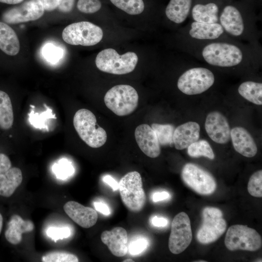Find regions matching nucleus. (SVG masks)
Instances as JSON below:
<instances>
[{
  "mask_svg": "<svg viewBox=\"0 0 262 262\" xmlns=\"http://www.w3.org/2000/svg\"><path fill=\"white\" fill-rule=\"evenodd\" d=\"M33 229L34 224L31 220H24L19 215L14 214L7 223L4 235L10 243L17 245L22 240L23 233L31 232Z\"/></svg>",
  "mask_w": 262,
  "mask_h": 262,
  "instance_id": "4be33fe9",
  "label": "nucleus"
},
{
  "mask_svg": "<svg viewBox=\"0 0 262 262\" xmlns=\"http://www.w3.org/2000/svg\"><path fill=\"white\" fill-rule=\"evenodd\" d=\"M138 60L137 54L131 51L122 55L111 48L104 49L96 56L95 63L101 71L116 75L125 74L132 72Z\"/></svg>",
  "mask_w": 262,
  "mask_h": 262,
  "instance_id": "20e7f679",
  "label": "nucleus"
},
{
  "mask_svg": "<svg viewBox=\"0 0 262 262\" xmlns=\"http://www.w3.org/2000/svg\"><path fill=\"white\" fill-rule=\"evenodd\" d=\"M42 54L47 61L55 63L62 57L63 50L53 44L49 43L43 48Z\"/></svg>",
  "mask_w": 262,
  "mask_h": 262,
  "instance_id": "f704fd0d",
  "label": "nucleus"
},
{
  "mask_svg": "<svg viewBox=\"0 0 262 262\" xmlns=\"http://www.w3.org/2000/svg\"><path fill=\"white\" fill-rule=\"evenodd\" d=\"M248 6L240 2L225 3L221 10L219 23L229 37L257 44L260 38L257 16Z\"/></svg>",
  "mask_w": 262,
  "mask_h": 262,
  "instance_id": "f03ea898",
  "label": "nucleus"
},
{
  "mask_svg": "<svg viewBox=\"0 0 262 262\" xmlns=\"http://www.w3.org/2000/svg\"><path fill=\"white\" fill-rule=\"evenodd\" d=\"M192 239L190 220L184 212L178 213L174 218L169 238L168 247L171 253L180 254L189 246Z\"/></svg>",
  "mask_w": 262,
  "mask_h": 262,
  "instance_id": "ddd939ff",
  "label": "nucleus"
},
{
  "mask_svg": "<svg viewBox=\"0 0 262 262\" xmlns=\"http://www.w3.org/2000/svg\"><path fill=\"white\" fill-rule=\"evenodd\" d=\"M48 235L55 242L58 239L67 238L70 234V230L68 228H49L47 230Z\"/></svg>",
  "mask_w": 262,
  "mask_h": 262,
  "instance_id": "e433bc0d",
  "label": "nucleus"
},
{
  "mask_svg": "<svg viewBox=\"0 0 262 262\" xmlns=\"http://www.w3.org/2000/svg\"><path fill=\"white\" fill-rule=\"evenodd\" d=\"M151 222L154 226L161 227L166 226L168 221L164 217L154 216L152 219Z\"/></svg>",
  "mask_w": 262,
  "mask_h": 262,
  "instance_id": "c03bdc74",
  "label": "nucleus"
},
{
  "mask_svg": "<svg viewBox=\"0 0 262 262\" xmlns=\"http://www.w3.org/2000/svg\"><path fill=\"white\" fill-rule=\"evenodd\" d=\"M181 178L188 186L200 195H211L216 188V183L213 176L194 164L187 163L184 165L181 171Z\"/></svg>",
  "mask_w": 262,
  "mask_h": 262,
  "instance_id": "f8f14e48",
  "label": "nucleus"
},
{
  "mask_svg": "<svg viewBox=\"0 0 262 262\" xmlns=\"http://www.w3.org/2000/svg\"><path fill=\"white\" fill-rule=\"evenodd\" d=\"M202 223L197 234V241L202 244L215 242L225 231L227 224L221 211L215 207H206L202 213Z\"/></svg>",
  "mask_w": 262,
  "mask_h": 262,
  "instance_id": "9b49d317",
  "label": "nucleus"
},
{
  "mask_svg": "<svg viewBox=\"0 0 262 262\" xmlns=\"http://www.w3.org/2000/svg\"><path fill=\"white\" fill-rule=\"evenodd\" d=\"M14 122V114L10 98L5 92L0 90V128L10 129Z\"/></svg>",
  "mask_w": 262,
  "mask_h": 262,
  "instance_id": "bb28decb",
  "label": "nucleus"
},
{
  "mask_svg": "<svg viewBox=\"0 0 262 262\" xmlns=\"http://www.w3.org/2000/svg\"><path fill=\"white\" fill-rule=\"evenodd\" d=\"M194 0H170L165 14L166 17L176 24L183 23L190 15Z\"/></svg>",
  "mask_w": 262,
  "mask_h": 262,
  "instance_id": "5701e85b",
  "label": "nucleus"
},
{
  "mask_svg": "<svg viewBox=\"0 0 262 262\" xmlns=\"http://www.w3.org/2000/svg\"><path fill=\"white\" fill-rule=\"evenodd\" d=\"M44 105L46 107L47 110L40 114L34 113L33 111H32L31 113L29 114V120L31 124L35 128L48 130L46 121L49 118L56 119V117L55 115L52 113V110L45 104Z\"/></svg>",
  "mask_w": 262,
  "mask_h": 262,
  "instance_id": "7c9ffc66",
  "label": "nucleus"
},
{
  "mask_svg": "<svg viewBox=\"0 0 262 262\" xmlns=\"http://www.w3.org/2000/svg\"><path fill=\"white\" fill-rule=\"evenodd\" d=\"M119 190L122 201L131 212L138 213L144 208L146 196L143 188L142 178L137 171L125 175L120 180Z\"/></svg>",
  "mask_w": 262,
  "mask_h": 262,
  "instance_id": "39448f33",
  "label": "nucleus"
},
{
  "mask_svg": "<svg viewBox=\"0 0 262 262\" xmlns=\"http://www.w3.org/2000/svg\"><path fill=\"white\" fill-rule=\"evenodd\" d=\"M0 49L10 56L16 55L20 49V43L16 33L3 22H0Z\"/></svg>",
  "mask_w": 262,
  "mask_h": 262,
  "instance_id": "393cba45",
  "label": "nucleus"
},
{
  "mask_svg": "<svg viewBox=\"0 0 262 262\" xmlns=\"http://www.w3.org/2000/svg\"><path fill=\"white\" fill-rule=\"evenodd\" d=\"M2 224H3V217L1 213H0V234L1 231Z\"/></svg>",
  "mask_w": 262,
  "mask_h": 262,
  "instance_id": "de8ad7c7",
  "label": "nucleus"
},
{
  "mask_svg": "<svg viewBox=\"0 0 262 262\" xmlns=\"http://www.w3.org/2000/svg\"><path fill=\"white\" fill-rule=\"evenodd\" d=\"M123 262H133L134 261H133L131 259H126V260H124Z\"/></svg>",
  "mask_w": 262,
  "mask_h": 262,
  "instance_id": "09e8293b",
  "label": "nucleus"
},
{
  "mask_svg": "<svg viewBox=\"0 0 262 262\" xmlns=\"http://www.w3.org/2000/svg\"><path fill=\"white\" fill-rule=\"evenodd\" d=\"M24 0H0V2L9 4H16L21 2Z\"/></svg>",
  "mask_w": 262,
  "mask_h": 262,
  "instance_id": "49530a36",
  "label": "nucleus"
},
{
  "mask_svg": "<svg viewBox=\"0 0 262 262\" xmlns=\"http://www.w3.org/2000/svg\"><path fill=\"white\" fill-rule=\"evenodd\" d=\"M44 11L40 0H27L18 6L5 11L1 19L8 24L26 22L40 18Z\"/></svg>",
  "mask_w": 262,
  "mask_h": 262,
  "instance_id": "4468645a",
  "label": "nucleus"
},
{
  "mask_svg": "<svg viewBox=\"0 0 262 262\" xmlns=\"http://www.w3.org/2000/svg\"><path fill=\"white\" fill-rule=\"evenodd\" d=\"M205 129L210 138L216 143L226 144L230 138V129L228 121L219 112H212L207 115Z\"/></svg>",
  "mask_w": 262,
  "mask_h": 262,
  "instance_id": "dca6fc26",
  "label": "nucleus"
},
{
  "mask_svg": "<svg viewBox=\"0 0 262 262\" xmlns=\"http://www.w3.org/2000/svg\"><path fill=\"white\" fill-rule=\"evenodd\" d=\"M103 181L108 184L114 191L118 189V183L112 177L109 175L105 176L103 178Z\"/></svg>",
  "mask_w": 262,
  "mask_h": 262,
  "instance_id": "79ce46f5",
  "label": "nucleus"
},
{
  "mask_svg": "<svg viewBox=\"0 0 262 262\" xmlns=\"http://www.w3.org/2000/svg\"><path fill=\"white\" fill-rule=\"evenodd\" d=\"M151 127L155 131L160 145H173V134L175 128L171 124L153 123Z\"/></svg>",
  "mask_w": 262,
  "mask_h": 262,
  "instance_id": "cd10ccee",
  "label": "nucleus"
},
{
  "mask_svg": "<svg viewBox=\"0 0 262 262\" xmlns=\"http://www.w3.org/2000/svg\"><path fill=\"white\" fill-rule=\"evenodd\" d=\"M77 6L82 13L92 14L100 10L101 3L99 0H78Z\"/></svg>",
  "mask_w": 262,
  "mask_h": 262,
  "instance_id": "c9c22d12",
  "label": "nucleus"
},
{
  "mask_svg": "<svg viewBox=\"0 0 262 262\" xmlns=\"http://www.w3.org/2000/svg\"><path fill=\"white\" fill-rule=\"evenodd\" d=\"M53 172L57 178L65 179L72 175L74 169L70 162L66 159H62L52 167Z\"/></svg>",
  "mask_w": 262,
  "mask_h": 262,
  "instance_id": "72a5a7b5",
  "label": "nucleus"
},
{
  "mask_svg": "<svg viewBox=\"0 0 262 262\" xmlns=\"http://www.w3.org/2000/svg\"><path fill=\"white\" fill-rule=\"evenodd\" d=\"M75 0H61L57 8L63 13L70 12L73 8Z\"/></svg>",
  "mask_w": 262,
  "mask_h": 262,
  "instance_id": "58836bf2",
  "label": "nucleus"
},
{
  "mask_svg": "<svg viewBox=\"0 0 262 262\" xmlns=\"http://www.w3.org/2000/svg\"><path fill=\"white\" fill-rule=\"evenodd\" d=\"M239 94L247 100L256 105L262 104V83L253 81L241 83L238 88Z\"/></svg>",
  "mask_w": 262,
  "mask_h": 262,
  "instance_id": "a878e982",
  "label": "nucleus"
},
{
  "mask_svg": "<svg viewBox=\"0 0 262 262\" xmlns=\"http://www.w3.org/2000/svg\"><path fill=\"white\" fill-rule=\"evenodd\" d=\"M247 190L252 196L258 197L262 196V170L254 173L250 177Z\"/></svg>",
  "mask_w": 262,
  "mask_h": 262,
  "instance_id": "2f4dec72",
  "label": "nucleus"
},
{
  "mask_svg": "<svg viewBox=\"0 0 262 262\" xmlns=\"http://www.w3.org/2000/svg\"><path fill=\"white\" fill-rule=\"evenodd\" d=\"M103 31L98 26L88 21H81L67 26L62 33V38L72 45L91 46L99 43L103 37Z\"/></svg>",
  "mask_w": 262,
  "mask_h": 262,
  "instance_id": "1a4fd4ad",
  "label": "nucleus"
},
{
  "mask_svg": "<svg viewBox=\"0 0 262 262\" xmlns=\"http://www.w3.org/2000/svg\"><path fill=\"white\" fill-rule=\"evenodd\" d=\"M147 241L145 239H139L133 241L128 246L130 253L132 255H137L143 252L147 247Z\"/></svg>",
  "mask_w": 262,
  "mask_h": 262,
  "instance_id": "4c0bfd02",
  "label": "nucleus"
},
{
  "mask_svg": "<svg viewBox=\"0 0 262 262\" xmlns=\"http://www.w3.org/2000/svg\"><path fill=\"white\" fill-rule=\"evenodd\" d=\"M44 9L47 11H52L57 8L61 0H40Z\"/></svg>",
  "mask_w": 262,
  "mask_h": 262,
  "instance_id": "a19ab883",
  "label": "nucleus"
},
{
  "mask_svg": "<svg viewBox=\"0 0 262 262\" xmlns=\"http://www.w3.org/2000/svg\"><path fill=\"white\" fill-rule=\"evenodd\" d=\"M134 135L140 149L149 157H158L161 152L160 146L152 128L146 124H141L135 129Z\"/></svg>",
  "mask_w": 262,
  "mask_h": 262,
  "instance_id": "f3484780",
  "label": "nucleus"
},
{
  "mask_svg": "<svg viewBox=\"0 0 262 262\" xmlns=\"http://www.w3.org/2000/svg\"><path fill=\"white\" fill-rule=\"evenodd\" d=\"M43 262H77V257L71 253L64 252H52L44 255L42 258Z\"/></svg>",
  "mask_w": 262,
  "mask_h": 262,
  "instance_id": "473e14b6",
  "label": "nucleus"
},
{
  "mask_svg": "<svg viewBox=\"0 0 262 262\" xmlns=\"http://www.w3.org/2000/svg\"><path fill=\"white\" fill-rule=\"evenodd\" d=\"M96 209L104 215H108L110 213L108 207L102 202H96L94 203Z\"/></svg>",
  "mask_w": 262,
  "mask_h": 262,
  "instance_id": "37998d69",
  "label": "nucleus"
},
{
  "mask_svg": "<svg viewBox=\"0 0 262 262\" xmlns=\"http://www.w3.org/2000/svg\"><path fill=\"white\" fill-rule=\"evenodd\" d=\"M200 126L195 122L190 121L177 127L173 134V144L178 150L188 147L199 137Z\"/></svg>",
  "mask_w": 262,
  "mask_h": 262,
  "instance_id": "412c9836",
  "label": "nucleus"
},
{
  "mask_svg": "<svg viewBox=\"0 0 262 262\" xmlns=\"http://www.w3.org/2000/svg\"><path fill=\"white\" fill-rule=\"evenodd\" d=\"M170 196L169 193L166 192H157L153 194L152 199L153 201L158 202L166 199Z\"/></svg>",
  "mask_w": 262,
  "mask_h": 262,
  "instance_id": "a18cd8bd",
  "label": "nucleus"
},
{
  "mask_svg": "<svg viewBox=\"0 0 262 262\" xmlns=\"http://www.w3.org/2000/svg\"><path fill=\"white\" fill-rule=\"evenodd\" d=\"M230 138L235 150L246 157H254L257 152V147L251 134L245 128L236 127L230 130Z\"/></svg>",
  "mask_w": 262,
  "mask_h": 262,
  "instance_id": "aec40b11",
  "label": "nucleus"
},
{
  "mask_svg": "<svg viewBox=\"0 0 262 262\" xmlns=\"http://www.w3.org/2000/svg\"><path fill=\"white\" fill-rule=\"evenodd\" d=\"M139 97L136 90L127 84H119L109 89L104 100L107 107L119 116L128 115L137 108Z\"/></svg>",
  "mask_w": 262,
  "mask_h": 262,
  "instance_id": "423d86ee",
  "label": "nucleus"
},
{
  "mask_svg": "<svg viewBox=\"0 0 262 262\" xmlns=\"http://www.w3.org/2000/svg\"><path fill=\"white\" fill-rule=\"evenodd\" d=\"M22 181V172L17 167H11L5 172L0 174V196H11Z\"/></svg>",
  "mask_w": 262,
  "mask_h": 262,
  "instance_id": "b1692460",
  "label": "nucleus"
},
{
  "mask_svg": "<svg viewBox=\"0 0 262 262\" xmlns=\"http://www.w3.org/2000/svg\"><path fill=\"white\" fill-rule=\"evenodd\" d=\"M187 153L192 157L204 156L210 159L214 158V154L211 146L204 140H197L191 144L188 147Z\"/></svg>",
  "mask_w": 262,
  "mask_h": 262,
  "instance_id": "c85d7f7f",
  "label": "nucleus"
},
{
  "mask_svg": "<svg viewBox=\"0 0 262 262\" xmlns=\"http://www.w3.org/2000/svg\"><path fill=\"white\" fill-rule=\"evenodd\" d=\"M64 210L73 221L83 228L92 227L98 220V215L95 210L74 201L67 202Z\"/></svg>",
  "mask_w": 262,
  "mask_h": 262,
  "instance_id": "a211bd4d",
  "label": "nucleus"
},
{
  "mask_svg": "<svg viewBox=\"0 0 262 262\" xmlns=\"http://www.w3.org/2000/svg\"><path fill=\"white\" fill-rule=\"evenodd\" d=\"M73 125L80 137L89 147L98 148L106 142L105 131L97 123L95 115L90 111L81 109L73 117Z\"/></svg>",
  "mask_w": 262,
  "mask_h": 262,
  "instance_id": "7ed1b4c3",
  "label": "nucleus"
},
{
  "mask_svg": "<svg viewBox=\"0 0 262 262\" xmlns=\"http://www.w3.org/2000/svg\"><path fill=\"white\" fill-rule=\"evenodd\" d=\"M30 106L32 107L33 108H34V106H33V105H31Z\"/></svg>",
  "mask_w": 262,
  "mask_h": 262,
  "instance_id": "8fccbe9b",
  "label": "nucleus"
},
{
  "mask_svg": "<svg viewBox=\"0 0 262 262\" xmlns=\"http://www.w3.org/2000/svg\"><path fill=\"white\" fill-rule=\"evenodd\" d=\"M11 167V162L8 157L0 153V174L3 173Z\"/></svg>",
  "mask_w": 262,
  "mask_h": 262,
  "instance_id": "ea45409f",
  "label": "nucleus"
},
{
  "mask_svg": "<svg viewBox=\"0 0 262 262\" xmlns=\"http://www.w3.org/2000/svg\"><path fill=\"white\" fill-rule=\"evenodd\" d=\"M226 247L231 251L238 249L255 251L262 246L260 235L254 229L243 225L230 226L225 238Z\"/></svg>",
  "mask_w": 262,
  "mask_h": 262,
  "instance_id": "9d476101",
  "label": "nucleus"
},
{
  "mask_svg": "<svg viewBox=\"0 0 262 262\" xmlns=\"http://www.w3.org/2000/svg\"><path fill=\"white\" fill-rule=\"evenodd\" d=\"M209 65L218 68H236L261 61L259 44L243 43L230 37L194 47L186 51Z\"/></svg>",
  "mask_w": 262,
  "mask_h": 262,
  "instance_id": "f257e3e1",
  "label": "nucleus"
},
{
  "mask_svg": "<svg viewBox=\"0 0 262 262\" xmlns=\"http://www.w3.org/2000/svg\"><path fill=\"white\" fill-rule=\"evenodd\" d=\"M119 9L131 15H139L143 12L145 4L143 0H110Z\"/></svg>",
  "mask_w": 262,
  "mask_h": 262,
  "instance_id": "c756f323",
  "label": "nucleus"
},
{
  "mask_svg": "<svg viewBox=\"0 0 262 262\" xmlns=\"http://www.w3.org/2000/svg\"><path fill=\"white\" fill-rule=\"evenodd\" d=\"M185 51L204 43L229 37L219 23L207 24L192 21L184 29Z\"/></svg>",
  "mask_w": 262,
  "mask_h": 262,
  "instance_id": "6e6552de",
  "label": "nucleus"
},
{
  "mask_svg": "<svg viewBox=\"0 0 262 262\" xmlns=\"http://www.w3.org/2000/svg\"><path fill=\"white\" fill-rule=\"evenodd\" d=\"M101 240L111 253L117 257L126 255L128 251V234L122 227H115L110 231L105 230L101 234Z\"/></svg>",
  "mask_w": 262,
  "mask_h": 262,
  "instance_id": "6ab92c4d",
  "label": "nucleus"
},
{
  "mask_svg": "<svg viewBox=\"0 0 262 262\" xmlns=\"http://www.w3.org/2000/svg\"><path fill=\"white\" fill-rule=\"evenodd\" d=\"M215 77L209 68L195 66L187 69L179 77L177 87L187 95L201 94L210 89L214 84Z\"/></svg>",
  "mask_w": 262,
  "mask_h": 262,
  "instance_id": "0eeeda50",
  "label": "nucleus"
},
{
  "mask_svg": "<svg viewBox=\"0 0 262 262\" xmlns=\"http://www.w3.org/2000/svg\"><path fill=\"white\" fill-rule=\"evenodd\" d=\"M221 0H194L190 15L193 21L207 24L219 23L223 4Z\"/></svg>",
  "mask_w": 262,
  "mask_h": 262,
  "instance_id": "2eb2a0df",
  "label": "nucleus"
}]
</instances>
